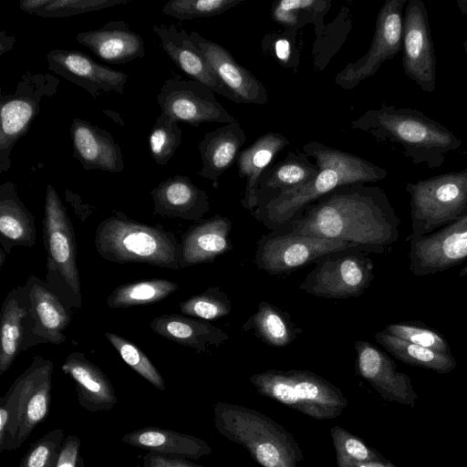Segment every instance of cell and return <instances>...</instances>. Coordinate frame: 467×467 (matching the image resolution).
Returning <instances> with one entry per match:
<instances>
[{
  "mask_svg": "<svg viewBox=\"0 0 467 467\" xmlns=\"http://www.w3.org/2000/svg\"><path fill=\"white\" fill-rule=\"evenodd\" d=\"M48 68L84 88L92 97L111 91L124 93L128 75L96 62L78 50L52 49L47 54Z\"/></svg>",
  "mask_w": 467,
  "mask_h": 467,
  "instance_id": "e0dca14e",
  "label": "cell"
},
{
  "mask_svg": "<svg viewBox=\"0 0 467 467\" xmlns=\"http://www.w3.org/2000/svg\"><path fill=\"white\" fill-rule=\"evenodd\" d=\"M289 143V140L283 134L269 131L258 137L240 152L236 161L239 177L246 179L241 199V204L244 209L251 213L255 210L257 184L261 175L274 158Z\"/></svg>",
  "mask_w": 467,
  "mask_h": 467,
  "instance_id": "83f0119b",
  "label": "cell"
},
{
  "mask_svg": "<svg viewBox=\"0 0 467 467\" xmlns=\"http://www.w3.org/2000/svg\"><path fill=\"white\" fill-rule=\"evenodd\" d=\"M264 235L257 243L256 266L270 274L280 275L315 263L322 256L347 249H357L336 239L300 235L286 230Z\"/></svg>",
  "mask_w": 467,
  "mask_h": 467,
  "instance_id": "30bf717a",
  "label": "cell"
},
{
  "mask_svg": "<svg viewBox=\"0 0 467 467\" xmlns=\"http://www.w3.org/2000/svg\"><path fill=\"white\" fill-rule=\"evenodd\" d=\"M190 38L205 57L222 83L231 91L235 103L264 105L268 101L265 87L252 72L241 66L223 46L192 31Z\"/></svg>",
  "mask_w": 467,
  "mask_h": 467,
  "instance_id": "d6986e66",
  "label": "cell"
},
{
  "mask_svg": "<svg viewBox=\"0 0 467 467\" xmlns=\"http://www.w3.org/2000/svg\"><path fill=\"white\" fill-rule=\"evenodd\" d=\"M59 80L50 73L24 74L12 94L0 98V172L11 167L10 155L39 113L44 97L56 94Z\"/></svg>",
  "mask_w": 467,
  "mask_h": 467,
  "instance_id": "ba28073f",
  "label": "cell"
},
{
  "mask_svg": "<svg viewBox=\"0 0 467 467\" xmlns=\"http://www.w3.org/2000/svg\"><path fill=\"white\" fill-rule=\"evenodd\" d=\"M402 67L405 75L422 90L436 87V57L427 9L421 0H409L404 8Z\"/></svg>",
  "mask_w": 467,
  "mask_h": 467,
  "instance_id": "5bb4252c",
  "label": "cell"
},
{
  "mask_svg": "<svg viewBox=\"0 0 467 467\" xmlns=\"http://www.w3.org/2000/svg\"><path fill=\"white\" fill-rule=\"evenodd\" d=\"M47 3V0H21L19 2V7L22 11L36 16Z\"/></svg>",
  "mask_w": 467,
  "mask_h": 467,
  "instance_id": "f907efd6",
  "label": "cell"
},
{
  "mask_svg": "<svg viewBox=\"0 0 467 467\" xmlns=\"http://www.w3.org/2000/svg\"><path fill=\"white\" fill-rule=\"evenodd\" d=\"M42 225L47 252L45 281L71 312L79 310L82 296L75 231L67 209L51 184L46 190Z\"/></svg>",
  "mask_w": 467,
  "mask_h": 467,
  "instance_id": "8992f818",
  "label": "cell"
},
{
  "mask_svg": "<svg viewBox=\"0 0 467 467\" xmlns=\"http://www.w3.org/2000/svg\"><path fill=\"white\" fill-rule=\"evenodd\" d=\"M400 223L386 192L358 182L320 197L285 228L295 234L341 240L361 251L383 253L398 240Z\"/></svg>",
  "mask_w": 467,
  "mask_h": 467,
  "instance_id": "6da1fadb",
  "label": "cell"
},
{
  "mask_svg": "<svg viewBox=\"0 0 467 467\" xmlns=\"http://www.w3.org/2000/svg\"><path fill=\"white\" fill-rule=\"evenodd\" d=\"M61 369L74 381L78 404L84 410L107 411L117 404L118 398L109 379L84 353L68 354Z\"/></svg>",
  "mask_w": 467,
  "mask_h": 467,
  "instance_id": "603a6c76",
  "label": "cell"
},
{
  "mask_svg": "<svg viewBox=\"0 0 467 467\" xmlns=\"http://www.w3.org/2000/svg\"><path fill=\"white\" fill-rule=\"evenodd\" d=\"M299 285L318 297L345 299L361 296L374 279L372 260L361 250L347 249L320 257Z\"/></svg>",
  "mask_w": 467,
  "mask_h": 467,
  "instance_id": "9c48e42d",
  "label": "cell"
},
{
  "mask_svg": "<svg viewBox=\"0 0 467 467\" xmlns=\"http://www.w3.org/2000/svg\"><path fill=\"white\" fill-rule=\"evenodd\" d=\"M345 448L351 457L360 462H387L386 459L367 448L365 444L355 438L347 440Z\"/></svg>",
  "mask_w": 467,
  "mask_h": 467,
  "instance_id": "c3c4849f",
  "label": "cell"
},
{
  "mask_svg": "<svg viewBox=\"0 0 467 467\" xmlns=\"http://www.w3.org/2000/svg\"><path fill=\"white\" fill-rule=\"evenodd\" d=\"M258 390L286 405L324 404L339 400L325 379L306 370H270L251 377Z\"/></svg>",
  "mask_w": 467,
  "mask_h": 467,
  "instance_id": "2e32d148",
  "label": "cell"
},
{
  "mask_svg": "<svg viewBox=\"0 0 467 467\" xmlns=\"http://www.w3.org/2000/svg\"><path fill=\"white\" fill-rule=\"evenodd\" d=\"M359 375L387 400L414 408L418 399L410 378L397 370L394 361L379 348L364 340L354 345Z\"/></svg>",
  "mask_w": 467,
  "mask_h": 467,
  "instance_id": "ac0fdd59",
  "label": "cell"
},
{
  "mask_svg": "<svg viewBox=\"0 0 467 467\" xmlns=\"http://www.w3.org/2000/svg\"><path fill=\"white\" fill-rule=\"evenodd\" d=\"M384 331L412 344L444 354H451L446 338L438 331L419 322H400L387 325Z\"/></svg>",
  "mask_w": 467,
  "mask_h": 467,
  "instance_id": "ab89813d",
  "label": "cell"
},
{
  "mask_svg": "<svg viewBox=\"0 0 467 467\" xmlns=\"http://www.w3.org/2000/svg\"><path fill=\"white\" fill-rule=\"evenodd\" d=\"M317 172L316 162H312L306 153L288 152L283 161L269 166L261 175L256 191V208L287 191L307 183Z\"/></svg>",
  "mask_w": 467,
  "mask_h": 467,
  "instance_id": "f546056e",
  "label": "cell"
},
{
  "mask_svg": "<svg viewBox=\"0 0 467 467\" xmlns=\"http://www.w3.org/2000/svg\"><path fill=\"white\" fill-rule=\"evenodd\" d=\"M25 286L29 297V312L22 351L38 344L65 342L64 331L70 324L72 312L38 276H28Z\"/></svg>",
  "mask_w": 467,
  "mask_h": 467,
  "instance_id": "9a60e30c",
  "label": "cell"
},
{
  "mask_svg": "<svg viewBox=\"0 0 467 467\" xmlns=\"http://www.w3.org/2000/svg\"><path fill=\"white\" fill-rule=\"evenodd\" d=\"M271 15L276 23L284 26L287 29L296 30L306 24L298 11L281 8L275 3L272 5Z\"/></svg>",
  "mask_w": 467,
  "mask_h": 467,
  "instance_id": "7dc6e473",
  "label": "cell"
},
{
  "mask_svg": "<svg viewBox=\"0 0 467 467\" xmlns=\"http://www.w3.org/2000/svg\"><path fill=\"white\" fill-rule=\"evenodd\" d=\"M143 467H203L193 464L184 458L148 451L143 457Z\"/></svg>",
  "mask_w": 467,
  "mask_h": 467,
  "instance_id": "bcb514c9",
  "label": "cell"
},
{
  "mask_svg": "<svg viewBox=\"0 0 467 467\" xmlns=\"http://www.w3.org/2000/svg\"><path fill=\"white\" fill-rule=\"evenodd\" d=\"M242 331L251 332L265 344L278 348L289 346L303 332L286 311L265 301L259 303L256 311L243 324Z\"/></svg>",
  "mask_w": 467,
  "mask_h": 467,
  "instance_id": "d6a6232c",
  "label": "cell"
},
{
  "mask_svg": "<svg viewBox=\"0 0 467 467\" xmlns=\"http://www.w3.org/2000/svg\"><path fill=\"white\" fill-rule=\"evenodd\" d=\"M257 461L264 467H277L280 463L281 455L279 450L273 443H261L254 449Z\"/></svg>",
  "mask_w": 467,
  "mask_h": 467,
  "instance_id": "681fc988",
  "label": "cell"
},
{
  "mask_svg": "<svg viewBox=\"0 0 467 467\" xmlns=\"http://www.w3.org/2000/svg\"><path fill=\"white\" fill-rule=\"evenodd\" d=\"M152 30L161 40L162 49L181 70L214 93L235 102L234 95L214 74L185 29H179L174 25H161L153 26Z\"/></svg>",
  "mask_w": 467,
  "mask_h": 467,
  "instance_id": "ffe728a7",
  "label": "cell"
},
{
  "mask_svg": "<svg viewBox=\"0 0 467 467\" xmlns=\"http://www.w3.org/2000/svg\"><path fill=\"white\" fill-rule=\"evenodd\" d=\"M177 283L168 279H146L117 286L107 297L109 308H127L155 304L178 290Z\"/></svg>",
  "mask_w": 467,
  "mask_h": 467,
  "instance_id": "e575fe53",
  "label": "cell"
},
{
  "mask_svg": "<svg viewBox=\"0 0 467 467\" xmlns=\"http://www.w3.org/2000/svg\"><path fill=\"white\" fill-rule=\"evenodd\" d=\"M243 2L244 0H171L165 3L161 11L167 16L185 21L215 16Z\"/></svg>",
  "mask_w": 467,
  "mask_h": 467,
  "instance_id": "f35d334b",
  "label": "cell"
},
{
  "mask_svg": "<svg viewBox=\"0 0 467 467\" xmlns=\"http://www.w3.org/2000/svg\"><path fill=\"white\" fill-rule=\"evenodd\" d=\"M53 368L50 359L35 356L0 399V452L19 448L47 418Z\"/></svg>",
  "mask_w": 467,
  "mask_h": 467,
  "instance_id": "5b68a950",
  "label": "cell"
},
{
  "mask_svg": "<svg viewBox=\"0 0 467 467\" xmlns=\"http://www.w3.org/2000/svg\"><path fill=\"white\" fill-rule=\"evenodd\" d=\"M412 232L406 242L431 234L467 214V167L407 182Z\"/></svg>",
  "mask_w": 467,
  "mask_h": 467,
  "instance_id": "52a82bcc",
  "label": "cell"
},
{
  "mask_svg": "<svg viewBox=\"0 0 467 467\" xmlns=\"http://www.w3.org/2000/svg\"><path fill=\"white\" fill-rule=\"evenodd\" d=\"M460 277L467 276V264L462 268L458 275Z\"/></svg>",
  "mask_w": 467,
  "mask_h": 467,
  "instance_id": "db71d44e",
  "label": "cell"
},
{
  "mask_svg": "<svg viewBox=\"0 0 467 467\" xmlns=\"http://www.w3.org/2000/svg\"><path fill=\"white\" fill-rule=\"evenodd\" d=\"M352 129L372 135L376 140L397 144L413 164L440 168L449 152L462 140L441 123L418 109L381 104L351 122Z\"/></svg>",
  "mask_w": 467,
  "mask_h": 467,
  "instance_id": "3957f363",
  "label": "cell"
},
{
  "mask_svg": "<svg viewBox=\"0 0 467 467\" xmlns=\"http://www.w3.org/2000/svg\"><path fill=\"white\" fill-rule=\"evenodd\" d=\"M182 315L205 321L217 320L229 315L232 302L220 287H209L179 305Z\"/></svg>",
  "mask_w": 467,
  "mask_h": 467,
  "instance_id": "8d00e7d4",
  "label": "cell"
},
{
  "mask_svg": "<svg viewBox=\"0 0 467 467\" xmlns=\"http://www.w3.org/2000/svg\"><path fill=\"white\" fill-rule=\"evenodd\" d=\"M457 5H458V7L460 9V11L467 16V0H457ZM465 51H466V56H467V38H466V42H465Z\"/></svg>",
  "mask_w": 467,
  "mask_h": 467,
  "instance_id": "816d5d0a",
  "label": "cell"
},
{
  "mask_svg": "<svg viewBox=\"0 0 467 467\" xmlns=\"http://www.w3.org/2000/svg\"><path fill=\"white\" fill-rule=\"evenodd\" d=\"M286 10L298 11L306 23L315 26L317 35L324 33L323 18L330 8L331 1L327 0H280L275 2Z\"/></svg>",
  "mask_w": 467,
  "mask_h": 467,
  "instance_id": "7bdbcfd3",
  "label": "cell"
},
{
  "mask_svg": "<svg viewBox=\"0 0 467 467\" xmlns=\"http://www.w3.org/2000/svg\"><path fill=\"white\" fill-rule=\"evenodd\" d=\"M409 268L415 276L446 271L467 259V214L409 242Z\"/></svg>",
  "mask_w": 467,
  "mask_h": 467,
  "instance_id": "4fadbf2b",
  "label": "cell"
},
{
  "mask_svg": "<svg viewBox=\"0 0 467 467\" xmlns=\"http://www.w3.org/2000/svg\"><path fill=\"white\" fill-rule=\"evenodd\" d=\"M65 439L63 430L49 431L31 443L18 467H56Z\"/></svg>",
  "mask_w": 467,
  "mask_h": 467,
  "instance_id": "60d3db41",
  "label": "cell"
},
{
  "mask_svg": "<svg viewBox=\"0 0 467 467\" xmlns=\"http://www.w3.org/2000/svg\"><path fill=\"white\" fill-rule=\"evenodd\" d=\"M295 29H289L281 36H265L266 47L272 50L275 58L285 67H296L298 62V56L296 55V44H294Z\"/></svg>",
  "mask_w": 467,
  "mask_h": 467,
  "instance_id": "ee69618b",
  "label": "cell"
},
{
  "mask_svg": "<svg viewBox=\"0 0 467 467\" xmlns=\"http://www.w3.org/2000/svg\"><path fill=\"white\" fill-rule=\"evenodd\" d=\"M104 336L119 352L123 361L134 371L159 390L165 389L162 376L139 347L113 332H105Z\"/></svg>",
  "mask_w": 467,
  "mask_h": 467,
  "instance_id": "74e56055",
  "label": "cell"
},
{
  "mask_svg": "<svg viewBox=\"0 0 467 467\" xmlns=\"http://www.w3.org/2000/svg\"><path fill=\"white\" fill-rule=\"evenodd\" d=\"M80 439L75 435H67L63 442L60 455L56 467H85L80 454Z\"/></svg>",
  "mask_w": 467,
  "mask_h": 467,
  "instance_id": "f6af8a7d",
  "label": "cell"
},
{
  "mask_svg": "<svg viewBox=\"0 0 467 467\" xmlns=\"http://www.w3.org/2000/svg\"><path fill=\"white\" fill-rule=\"evenodd\" d=\"M130 0H47L36 16L47 18L67 17L110 8Z\"/></svg>",
  "mask_w": 467,
  "mask_h": 467,
  "instance_id": "b9f144b4",
  "label": "cell"
},
{
  "mask_svg": "<svg viewBox=\"0 0 467 467\" xmlns=\"http://www.w3.org/2000/svg\"><path fill=\"white\" fill-rule=\"evenodd\" d=\"M150 329L165 339L205 352L227 341L229 335L208 321L179 314L161 315L150 322Z\"/></svg>",
  "mask_w": 467,
  "mask_h": 467,
  "instance_id": "4316f807",
  "label": "cell"
},
{
  "mask_svg": "<svg viewBox=\"0 0 467 467\" xmlns=\"http://www.w3.org/2000/svg\"><path fill=\"white\" fill-rule=\"evenodd\" d=\"M150 195L155 215L198 222L210 210L206 192L185 175H175L161 181L150 190Z\"/></svg>",
  "mask_w": 467,
  "mask_h": 467,
  "instance_id": "7402d4cb",
  "label": "cell"
},
{
  "mask_svg": "<svg viewBox=\"0 0 467 467\" xmlns=\"http://www.w3.org/2000/svg\"><path fill=\"white\" fill-rule=\"evenodd\" d=\"M229 218L216 214L189 228L182 237L181 269L213 263L232 249Z\"/></svg>",
  "mask_w": 467,
  "mask_h": 467,
  "instance_id": "d4e9b609",
  "label": "cell"
},
{
  "mask_svg": "<svg viewBox=\"0 0 467 467\" xmlns=\"http://www.w3.org/2000/svg\"><path fill=\"white\" fill-rule=\"evenodd\" d=\"M94 244L99 256L112 263L181 269L182 244L173 232L135 221L121 212L99 223Z\"/></svg>",
  "mask_w": 467,
  "mask_h": 467,
  "instance_id": "277c9868",
  "label": "cell"
},
{
  "mask_svg": "<svg viewBox=\"0 0 467 467\" xmlns=\"http://www.w3.org/2000/svg\"><path fill=\"white\" fill-rule=\"evenodd\" d=\"M318 168L307 183L287 191L252 212L253 216L269 229L285 228L307 205L342 185L376 182L388 171L371 161L350 152L310 141L302 147Z\"/></svg>",
  "mask_w": 467,
  "mask_h": 467,
  "instance_id": "7a4b0ae2",
  "label": "cell"
},
{
  "mask_svg": "<svg viewBox=\"0 0 467 467\" xmlns=\"http://www.w3.org/2000/svg\"><path fill=\"white\" fill-rule=\"evenodd\" d=\"M409 0H386L376 19L374 36L367 53L348 63L334 82L344 89H353L375 75L381 65L402 49L403 9Z\"/></svg>",
  "mask_w": 467,
  "mask_h": 467,
  "instance_id": "8fae6325",
  "label": "cell"
},
{
  "mask_svg": "<svg viewBox=\"0 0 467 467\" xmlns=\"http://www.w3.org/2000/svg\"><path fill=\"white\" fill-rule=\"evenodd\" d=\"M36 241L35 217L20 200L12 182L0 185V244L9 254L14 246L32 247Z\"/></svg>",
  "mask_w": 467,
  "mask_h": 467,
  "instance_id": "f1b7e54d",
  "label": "cell"
},
{
  "mask_svg": "<svg viewBox=\"0 0 467 467\" xmlns=\"http://www.w3.org/2000/svg\"><path fill=\"white\" fill-rule=\"evenodd\" d=\"M121 441L130 446L169 456L197 459L210 453L202 440L175 431L145 427L125 434Z\"/></svg>",
  "mask_w": 467,
  "mask_h": 467,
  "instance_id": "1f68e13d",
  "label": "cell"
},
{
  "mask_svg": "<svg viewBox=\"0 0 467 467\" xmlns=\"http://www.w3.org/2000/svg\"><path fill=\"white\" fill-rule=\"evenodd\" d=\"M375 339L393 357L408 365L421 367L440 374L451 372L457 365L452 354H444L412 344L384 330L377 332Z\"/></svg>",
  "mask_w": 467,
  "mask_h": 467,
  "instance_id": "836d02e7",
  "label": "cell"
},
{
  "mask_svg": "<svg viewBox=\"0 0 467 467\" xmlns=\"http://www.w3.org/2000/svg\"><path fill=\"white\" fill-rule=\"evenodd\" d=\"M245 141V132L238 121L207 132L198 145L202 163L199 174L218 188L219 177L237 161Z\"/></svg>",
  "mask_w": 467,
  "mask_h": 467,
  "instance_id": "484cf974",
  "label": "cell"
},
{
  "mask_svg": "<svg viewBox=\"0 0 467 467\" xmlns=\"http://www.w3.org/2000/svg\"><path fill=\"white\" fill-rule=\"evenodd\" d=\"M156 99L161 113L193 127L206 122L237 121L216 99L212 89L193 79H167Z\"/></svg>",
  "mask_w": 467,
  "mask_h": 467,
  "instance_id": "7c38bea8",
  "label": "cell"
},
{
  "mask_svg": "<svg viewBox=\"0 0 467 467\" xmlns=\"http://www.w3.org/2000/svg\"><path fill=\"white\" fill-rule=\"evenodd\" d=\"M6 256H7V254L4 251V249L2 247H0V268H2Z\"/></svg>",
  "mask_w": 467,
  "mask_h": 467,
  "instance_id": "f5cc1de1",
  "label": "cell"
},
{
  "mask_svg": "<svg viewBox=\"0 0 467 467\" xmlns=\"http://www.w3.org/2000/svg\"><path fill=\"white\" fill-rule=\"evenodd\" d=\"M70 137L73 157L84 170L109 172L124 170L121 149L106 130L75 118L70 126Z\"/></svg>",
  "mask_w": 467,
  "mask_h": 467,
  "instance_id": "44dd1931",
  "label": "cell"
},
{
  "mask_svg": "<svg viewBox=\"0 0 467 467\" xmlns=\"http://www.w3.org/2000/svg\"><path fill=\"white\" fill-rule=\"evenodd\" d=\"M178 121L161 113L149 136V149L152 160L166 165L182 143V131Z\"/></svg>",
  "mask_w": 467,
  "mask_h": 467,
  "instance_id": "d590c367",
  "label": "cell"
},
{
  "mask_svg": "<svg viewBox=\"0 0 467 467\" xmlns=\"http://www.w3.org/2000/svg\"><path fill=\"white\" fill-rule=\"evenodd\" d=\"M76 39L109 64H123L146 56L141 36L124 21H109L98 29L79 32Z\"/></svg>",
  "mask_w": 467,
  "mask_h": 467,
  "instance_id": "cb8c5ba5",
  "label": "cell"
},
{
  "mask_svg": "<svg viewBox=\"0 0 467 467\" xmlns=\"http://www.w3.org/2000/svg\"><path fill=\"white\" fill-rule=\"evenodd\" d=\"M28 312L29 297L25 285L12 288L1 307L0 376L22 351Z\"/></svg>",
  "mask_w": 467,
  "mask_h": 467,
  "instance_id": "4dcf8cb0",
  "label": "cell"
}]
</instances>
